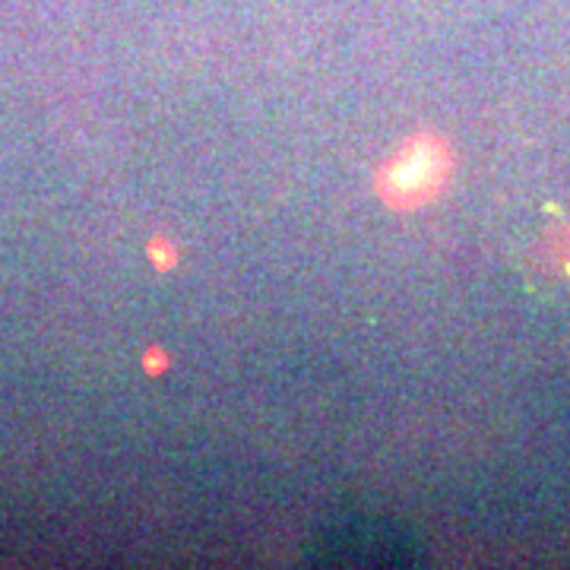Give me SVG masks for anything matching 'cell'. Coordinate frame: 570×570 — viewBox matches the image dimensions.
<instances>
[{"label":"cell","mask_w":570,"mask_h":570,"mask_svg":"<svg viewBox=\"0 0 570 570\" xmlns=\"http://www.w3.org/2000/svg\"><path fill=\"white\" fill-rule=\"evenodd\" d=\"M307 554L321 564H409L419 549L406 532L387 527L384 520L352 517L346 523L326 527Z\"/></svg>","instance_id":"obj_1"},{"label":"cell","mask_w":570,"mask_h":570,"mask_svg":"<svg viewBox=\"0 0 570 570\" xmlns=\"http://www.w3.org/2000/svg\"><path fill=\"white\" fill-rule=\"evenodd\" d=\"M444 175V159L431 149H409L406 156L396 163V168L387 175L384 194L396 206H412V200H422L431 194V187L441 181Z\"/></svg>","instance_id":"obj_2"}]
</instances>
